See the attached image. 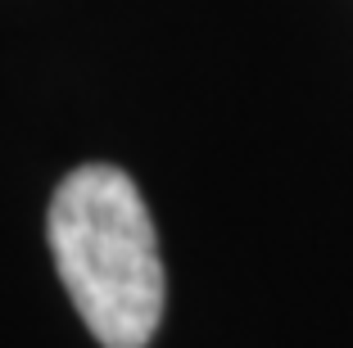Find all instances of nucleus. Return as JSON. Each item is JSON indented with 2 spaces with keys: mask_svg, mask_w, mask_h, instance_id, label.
Segmentation results:
<instances>
[{
  "mask_svg": "<svg viewBox=\"0 0 353 348\" xmlns=\"http://www.w3.org/2000/svg\"><path fill=\"white\" fill-rule=\"evenodd\" d=\"M54 272L104 348H145L163 317V258L127 172L86 163L59 181L46 217Z\"/></svg>",
  "mask_w": 353,
  "mask_h": 348,
  "instance_id": "1",
  "label": "nucleus"
}]
</instances>
